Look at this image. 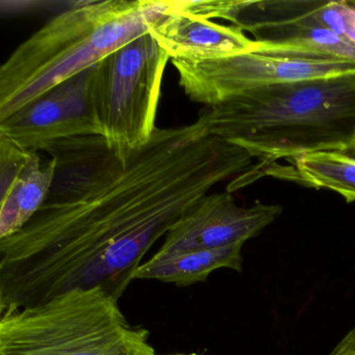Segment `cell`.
Wrapping results in <instances>:
<instances>
[{
  "label": "cell",
  "instance_id": "6da1fadb",
  "mask_svg": "<svg viewBox=\"0 0 355 355\" xmlns=\"http://www.w3.org/2000/svg\"><path fill=\"white\" fill-rule=\"evenodd\" d=\"M46 201L22 230L0 239V315L64 293L101 288L119 300L149 249L224 180L253 165L200 118L157 128L128 157L103 136L55 143Z\"/></svg>",
  "mask_w": 355,
  "mask_h": 355
},
{
  "label": "cell",
  "instance_id": "7a4b0ae2",
  "mask_svg": "<svg viewBox=\"0 0 355 355\" xmlns=\"http://www.w3.org/2000/svg\"><path fill=\"white\" fill-rule=\"evenodd\" d=\"M198 118L209 134L259 159L247 171L315 153L355 157V74L249 91Z\"/></svg>",
  "mask_w": 355,
  "mask_h": 355
},
{
  "label": "cell",
  "instance_id": "3957f363",
  "mask_svg": "<svg viewBox=\"0 0 355 355\" xmlns=\"http://www.w3.org/2000/svg\"><path fill=\"white\" fill-rule=\"evenodd\" d=\"M176 3H74L19 45L0 68V121L148 33Z\"/></svg>",
  "mask_w": 355,
  "mask_h": 355
},
{
  "label": "cell",
  "instance_id": "277c9868",
  "mask_svg": "<svg viewBox=\"0 0 355 355\" xmlns=\"http://www.w3.org/2000/svg\"><path fill=\"white\" fill-rule=\"evenodd\" d=\"M101 288L64 293L0 315V355H155Z\"/></svg>",
  "mask_w": 355,
  "mask_h": 355
},
{
  "label": "cell",
  "instance_id": "5b68a950",
  "mask_svg": "<svg viewBox=\"0 0 355 355\" xmlns=\"http://www.w3.org/2000/svg\"><path fill=\"white\" fill-rule=\"evenodd\" d=\"M169 61L148 32L93 67L91 93L101 135L123 159L148 144L157 130L162 82Z\"/></svg>",
  "mask_w": 355,
  "mask_h": 355
},
{
  "label": "cell",
  "instance_id": "8992f818",
  "mask_svg": "<svg viewBox=\"0 0 355 355\" xmlns=\"http://www.w3.org/2000/svg\"><path fill=\"white\" fill-rule=\"evenodd\" d=\"M170 62L187 96L205 107L266 87L355 74L354 62L295 59L254 51L216 59Z\"/></svg>",
  "mask_w": 355,
  "mask_h": 355
},
{
  "label": "cell",
  "instance_id": "52a82bcc",
  "mask_svg": "<svg viewBox=\"0 0 355 355\" xmlns=\"http://www.w3.org/2000/svg\"><path fill=\"white\" fill-rule=\"evenodd\" d=\"M223 20L253 35L252 51L277 57L354 62L355 46L321 28L306 1H232Z\"/></svg>",
  "mask_w": 355,
  "mask_h": 355
},
{
  "label": "cell",
  "instance_id": "ba28073f",
  "mask_svg": "<svg viewBox=\"0 0 355 355\" xmlns=\"http://www.w3.org/2000/svg\"><path fill=\"white\" fill-rule=\"evenodd\" d=\"M93 67L0 121V138L38 153L68 139L101 136L91 93Z\"/></svg>",
  "mask_w": 355,
  "mask_h": 355
},
{
  "label": "cell",
  "instance_id": "9c48e42d",
  "mask_svg": "<svg viewBox=\"0 0 355 355\" xmlns=\"http://www.w3.org/2000/svg\"><path fill=\"white\" fill-rule=\"evenodd\" d=\"M279 205H236L232 193L207 194L193 205L166 236L157 257L244 244L275 221Z\"/></svg>",
  "mask_w": 355,
  "mask_h": 355
},
{
  "label": "cell",
  "instance_id": "30bf717a",
  "mask_svg": "<svg viewBox=\"0 0 355 355\" xmlns=\"http://www.w3.org/2000/svg\"><path fill=\"white\" fill-rule=\"evenodd\" d=\"M53 159L41 163L38 153L0 138V239L19 232L42 207L55 178Z\"/></svg>",
  "mask_w": 355,
  "mask_h": 355
},
{
  "label": "cell",
  "instance_id": "8fae6325",
  "mask_svg": "<svg viewBox=\"0 0 355 355\" xmlns=\"http://www.w3.org/2000/svg\"><path fill=\"white\" fill-rule=\"evenodd\" d=\"M178 5L180 0L149 31L170 60L216 59L252 51L254 41L240 28L180 11Z\"/></svg>",
  "mask_w": 355,
  "mask_h": 355
},
{
  "label": "cell",
  "instance_id": "7c38bea8",
  "mask_svg": "<svg viewBox=\"0 0 355 355\" xmlns=\"http://www.w3.org/2000/svg\"><path fill=\"white\" fill-rule=\"evenodd\" d=\"M272 164L259 171H246L230 184V191L244 188L263 175L295 182L306 188L338 193L347 202L355 201V157L342 153H315Z\"/></svg>",
  "mask_w": 355,
  "mask_h": 355
},
{
  "label": "cell",
  "instance_id": "4fadbf2b",
  "mask_svg": "<svg viewBox=\"0 0 355 355\" xmlns=\"http://www.w3.org/2000/svg\"><path fill=\"white\" fill-rule=\"evenodd\" d=\"M243 245L201 249L166 257L153 255L138 268L135 279H155L178 286H188L205 282L209 274L222 268L241 272Z\"/></svg>",
  "mask_w": 355,
  "mask_h": 355
},
{
  "label": "cell",
  "instance_id": "5bb4252c",
  "mask_svg": "<svg viewBox=\"0 0 355 355\" xmlns=\"http://www.w3.org/2000/svg\"><path fill=\"white\" fill-rule=\"evenodd\" d=\"M309 17L355 46V1H306Z\"/></svg>",
  "mask_w": 355,
  "mask_h": 355
},
{
  "label": "cell",
  "instance_id": "9a60e30c",
  "mask_svg": "<svg viewBox=\"0 0 355 355\" xmlns=\"http://www.w3.org/2000/svg\"><path fill=\"white\" fill-rule=\"evenodd\" d=\"M329 355H352L348 351L344 350V349L338 348V351H332Z\"/></svg>",
  "mask_w": 355,
  "mask_h": 355
},
{
  "label": "cell",
  "instance_id": "2e32d148",
  "mask_svg": "<svg viewBox=\"0 0 355 355\" xmlns=\"http://www.w3.org/2000/svg\"><path fill=\"white\" fill-rule=\"evenodd\" d=\"M353 355H355V338H354V347H353Z\"/></svg>",
  "mask_w": 355,
  "mask_h": 355
},
{
  "label": "cell",
  "instance_id": "e0dca14e",
  "mask_svg": "<svg viewBox=\"0 0 355 355\" xmlns=\"http://www.w3.org/2000/svg\"><path fill=\"white\" fill-rule=\"evenodd\" d=\"M178 355H184V354H178ZM188 355H196V354H194V353H193V354H188Z\"/></svg>",
  "mask_w": 355,
  "mask_h": 355
}]
</instances>
